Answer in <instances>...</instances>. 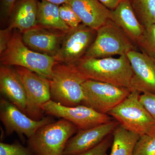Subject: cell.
Here are the masks:
<instances>
[{
	"label": "cell",
	"mask_w": 155,
	"mask_h": 155,
	"mask_svg": "<svg viewBox=\"0 0 155 155\" xmlns=\"http://www.w3.org/2000/svg\"><path fill=\"white\" fill-rule=\"evenodd\" d=\"M0 119L6 134L10 135L15 132L22 140L24 135L30 138L42 126L54 122L50 116L43 117L39 121L33 120L4 98L0 99Z\"/></svg>",
	"instance_id": "10"
},
{
	"label": "cell",
	"mask_w": 155,
	"mask_h": 155,
	"mask_svg": "<svg viewBox=\"0 0 155 155\" xmlns=\"http://www.w3.org/2000/svg\"><path fill=\"white\" fill-rule=\"evenodd\" d=\"M116 120L85 130H78L67 142L64 155H75L84 152L98 144L119 125Z\"/></svg>",
	"instance_id": "13"
},
{
	"label": "cell",
	"mask_w": 155,
	"mask_h": 155,
	"mask_svg": "<svg viewBox=\"0 0 155 155\" xmlns=\"http://www.w3.org/2000/svg\"><path fill=\"white\" fill-rule=\"evenodd\" d=\"M59 11L61 19L70 28L77 27L82 23L69 3H64L60 5Z\"/></svg>",
	"instance_id": "24"
},
{
	"label": "cell",
	"mask_w": 155,
	"mask_h": 155,
	"mask_svg": "<svg viewBox=\"0 0 155 155\" xmlns=\"http://www.w3.org/2000/svg\"><path fill=\"white\" fill-rule=\"evenodd\" d=\"M20 33H13L7 49L1 54V65L23 67L50 80L57 63L54 58L30 49L23 42Z\"/></svg>",
	"instance_id": "3"
},
{
	"label": "cell",
	"mask_w": 155,
	"mask_h": 155,
	"mask_svg": "<svg viewBox=\"0 0 155 155\" xmlns=\"http://www.w3.org/2000/svg\"><path fill=\"white\" fill-rule=\"evenodd\" d=\"M13 29L7 27L0 30V54L7 49L13 33Z\"/></svg>",
	"instance_id": "29"
},
{
	"label": "cell",
	"mask_w": 155,
	"mask_h": 155,
	"mask_svg": "<svg viewBox=\"0 0 155 155\" xmlns=\"http://www.w3.org/2000/svg\"><path fill=\"white\" fill-rule=\"evenodd\" d=\"M134 75L132 90L155 94V58L133 50L127 53Z\"/></svg>",
	"instance_id": "12"
},
{
	"label": "cell",
	"mask_w": 155,
	"mask_h": 155,
	"mask_svg": "<svg viewBox=\"0 0 155 155\" xmlns=\"http://www.w3.org/2000/svg\"><path fill=\"white\" fill-rule=\"evenodd\" d=\"M97 30L81 23L71 28L63 39L58 52L54 57L57 63L72 64L83 58L92 43Z\"/></svg>",
	"instance_id": "11"
},
{
	"label": "cell",
	"mask_w": 155,
	"mask_h": 155,
	"mask_svg": "<svg viewBox=\"0 0 155 155\" xmlns=\"http://www.w3.org/2000/svg\"><path fill=\"white\" fill-rule=\"evenodd\" d=\"M110 19L123 31L134 45H137L144 27L137 19L130 0L122 2L116 8L110 11Z\"/></svg>",
	"instance_id": "17"
},
{
	"label": "cell",
	"mask_w": 155,
	"mask_h": 155,
	"mask_svg": "<svg viewBox=\"0 0 155 155\" xmlns=\"http://www.w3.org/2000/svg\"><path fill=\"white\" fill-rule=\"evenodd\" d=\"M44 1L61 5L64 3H69L71 0H44Z\"/></svg>",
	"instance_id": "31"
},
{
	"label": "cell",
	"mask_w": 155,
	"mask_h": 155,
	"mask_svg": "<svg viewBox=\"0 0 155 155\" xmlns=\"http://www.w3.org/2000/svg\"><path fill=\"white\" fill-rule=\"evenodd\" d=\"M18 0H1V20H5L9 18L15 4Z\"/></svg>",
	"instance_id": "28"
},
{
	"label": "cell",
	"mask_w": 155,
	"mask_h": 155,
	"mask_svg": "<svg viewBox=\"0 0 155 155\" xmlns=\"http://www.w3.org/2000/svg\"><path fill=\"white\" fill-rule=\"evenodd\" d=\"M140 100L155 120V94L148 93H143L140 95Z\"/></svg>",
	"instance_id": "27"
},
{
	"label": "cell",
	"mask_w": 155,
	"mask_h": 155,
	"mask_svg": "<svg viewBox=\"0 0 155 155\" xmlns=\"http://www.w3.org/2000/svg\"><path fill=\"white\" fill-rule=\"evenodd\" d=\"M67 32L37 25L22 33V39L32 51L54 57Z\"/></svg>",
	"instance_id": "14"
},
{
	"label": "cell",
	"mask_w": 155,
	"mask_h": 155,
	"mask_svg": "<svg viewBox=\"0 0 155 155\" xmlns=\"http://www.w3.org/2000/svg\"><path fill=\"white\" fill-rule=\"evenodd\" d=\"M139 21L143 27L155 24V0H130Z\"/></svg>",
	"instance_id": "21"
},
{
	"label": "cell",
	"mask_w": 155,
	"mask_h": 155,
	"mask_svg": "<svg viewBox=\"0 0 155 155\" xmlns=\"http://www.w3.org/2000/svg\"><path fill=\"white\" fill-rule=\"evenodd\" d=\"M15 69L25 87V114L33 120H40L44 117V105L51 100L49 80L23 67Z\"/></svg>",
	"instance_id": "8"
},
{
	"label": "cell",
	"mask_w": 155,
	"mask_h": 155,
	"mask_svg": "<svg viewBox=\"0 0 155 155\" xmlns=\"http://www.w3.org/2000/svg\"><path fill=\"white\" fill-rule=\"evenodd\" d=\"M78 130L68 120L61 119L42 126L27 140L35 155H64L66 144Z\"/></svg>",
	"instance_id": "4"
},
{
	"label": "cell",
	"mask_w": 155,
	"mask_h": 155,
	"mask_svg": "<svg viewBox=\"0 0 155 155\" xmlns=\"http://www.w3.org/2000/svg\"><path fill=\"white\" fill-rule=\"evenodd\" d=\"M113 138L112 134L92 148L75 155H107V152L112 145Z\"/></svg>",
	"instance_id": "26"
},
{
	"label": "cell",
	"mask_w": 155,
	"mask_h": 155,
	"mask_svg": "<svg viewBox=\"0 0 155 155\" xmlns=\"http://www.w3.org/2000/svg\"><path fill=\"white\" fill-rule=\"evenodd\" d=\"M125 1L126 0H99L100 2L110 11L114 10L120 3Z\"/></svg>",
	"instance_id": "30"
},
{
	"label": "cell",
	"mask_w": 155,
	"mask_h": 155,
	"mask_svg": "<svg viewBox=\"0 0 155 155\" xmlns=\"http://www.w3.org/2000/svg\"><path fill=\"white\" fill-rule=\"evenodd\" d=\"M69 4L82 23L95 30L110 19V11L99 0H71Z\"/></svg>",
	"instance_id": "15"
},
{
	"label": "cell",
	"mask_w": 155,
	"mask_h": 155,
	"mask_svg": "<svg viewBox=\"0 0 155 155\" xmlns=\"http://www.w3.org/2000/svg\"><path fill=\"white\" fill-rule=\"evenodd\" d=\"M87 80L72 64L56 63L49 80L51 100L66 107L82 105L84 100L82 84Z\"/></svg>",
	"instance_id": "2"
},
{
	"label": "cell",
	"mask_w": 155,
	"mask_h": 155,
	"mask_svg": "<svg viewBox=\"0 0 155 155\" xmlns=\"http://www.w3.org/2000/svg\"><path fill=\"white\" fill-rule=\"evenodd\" d=\"M113 142L110 155H133L140 136L119 125L112 133Z\"/></svg>",
	"instance_id": "20"
},
{
	"label": "cell",
	"mask_w": 155,
	"mask_h": 155,
	"mask_svg": "<svg viewBox=\"0 0 155 155\" xmlns=\"http://www.w3.org/2000/svg\"><path fill=\"white\" fill-rule=\"evenodd\" d=\"M83 104L101 114H107L122 102L131 91L114 84L87 79L82 84Z\"/></svg>",
	"instance_id": "7"
},
{
	"label": "cell",
	"mask_w": 155,
	"mask_h": 155,
	"mask_svg": "<svg viewBox=\"0 0 155 155\" xmlns=\"http://www.w3.org/2000/svg\"><path fill=\"white\" fill-rule=\"evenodd\" d=\"M136 50L135 45L123 31L110 19L97 30L94 41L84 58H102L126 55Z\"/></svg>",
	"instance_id": "6"
},
{
	"label": "cell",
	"mask_w": 155,
	"mask_h": 155,
	"mask_svg": "<svg viewBox=\"0 0 155 155\" xmlns=\"http://www.w3.org/2000/svg\"><path fill=\"white\" fill-rule=\"evenodd\" d=\"M0 155H35L31 150L27 147L22 145L19 143L12 144L0 143Z\"/></svg>",
	"instance_id": "25"
},
{
	"label": "cell",
	"mask_w": 155,
	"mask_h": 155,
	"mask_svg": "<svg viewBox=\"0 0 155 155\" xmlns=\"http://www.w3.org/2000/svg\"><path fill=\"white\" fill-rule=\"evenodd\" d=\"M140 93L133 90L108 113L125 129L140 136L155 133V120L140 101Z\"/></svg>",
	"instance_id": "5"
},
{
	"label": "cell",
	"mask_w": 155,
	"mask_h": 155,
	"mask_svg": "<svg viewBox=\"0 0 155 155\" xmlns=\"http://www.w3.org/2000/svg\"><path fill=\"white\" fill-rule=\"evenodd\" d=\"M137 45L142 52L155 58V24L144 27Z\"/></svg>",
	"instance_id": "22"
},
{
	"label": "cell",
	"mask_w": 155,
	"mask_h": 155,
	"mask_svg": "<svg viewBox=\"0 0 155 155\" xmlns=\"http://www.w3.org/2000/svg\"><path fill=\"white\" fill-rule=\"evenodd\" d=\"M45 114L68 120L78 130H85L112 121L108 114H101L84 105L69 107L50 100L43 106Z\"/></svg>",
	"instance_id": "9"
},
{
	"label": "cell",
	"mask_w": 155,
	"mask_h": 155,
	"mask_svg": "<svg viewBox=\"0 0 155 155\" xmlns=\"http://www.w3.org/2000/svg\"><path fill=\"white\" fill-rule=\"evenodd\" d=\"M60 5L41 0L38 3V25L67 32L71 28L61 19L59 11Z\"/></svg>",
	"instance_id": "19"
},
{
	"label": "cell",
	"mask_w": 155,
	"mask_h": 155,
	"mask_svg": "<svg viewBox=\"0 0 155 155\" xmlns=\"http://www.w3.org/2000/svg\"><path fill=\"white\" fill-rule=\"evenodd\" d=\"M38 0H18L9 17L8 27L21 34L38 25Z\"/></svg>",
	"instance_id": "18"
},
{
	"label": "cell",
	"mask_w": 155,
	"mask_h": 155,
	"mask_svg": "<svg viewBox=\"0 0 155 155\" xmlns=\"http://www.w3.org/2000/svg\"><path fill=\"white\" fill-rule=\"evenodd\" d=\"M87 79L131 89L134 75L126 55L119 58H81L72 64Z\"/></svg>",
	"instance_id": "1"
},
{
	"label": "cell",
	"mask_w": 155,
	"mask_h": 155,
	"mask_svg": "<svg viewBox=\"0 0 155 155\" xmlns=\"http://www.w3.org/2000/svg\"><path fill=\"white\" fill-rule=\"evenodd\" d=\"M133 155H155V133L152 135L140 136Z\"/></svg>",
	"instance_id": "23"
},
{
	"label": "cell",
	"mask_w": 155,
	"mask_h": 155,
	"mask_svg": "<svg viewBox=\"0 0 155 155\" xmlns=\"http://www.w3.org/2000/svg\"><path fill=\"white\" fill-rule=\"evenodd\" d=\"M0 92L12 104L25 114L26 98L25 87L15 69L1 65Z\"/></svg>",
	"instance_id": "16"
}]
</instances>
